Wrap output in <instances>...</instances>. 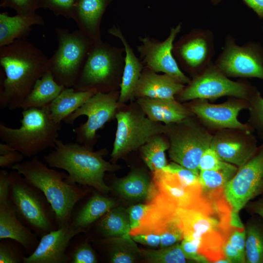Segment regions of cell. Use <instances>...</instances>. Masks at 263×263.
I'll list each match as a JSON object with an SVG mask.
<instances>
[{"mask_svg":"<svg viewBox=\"0 0 263 263\" xmlns=\"http://www.w3.org/2000/svg\"><path fill=\"white\" fill-rule=\"evenodd\" d=\"M0 6L12 9L18 14L34 13L37 10L35 0H0Z\"/></svg>","mask_w":263,"mask_h":263,"instance_id":"44","label":"cell"},{"mask_svg":"<svg viewBox=\"0 0 263 263\" xmlns=\"http://www.w3.org/2000/svg\"><path fill=\"white\" fill-rule=\"evenodd\" d=\"M193 116L179 123L166 125L165 134L169 139L171 160L199 175L200 158L210 147L213 135Z\"/></svg>","mask_w":263,"mask_h":263,"instance_id":"7","label":"cell"},{"mask_svg":"<svg viewBox=\"0 0 263 263\" xmlns=\"http://www.w3.org/2000/svg\"><path fill=\"white\" fill-rule=\"evenodd\" d=\"M119 94L115 91L97 92L63 120L67 124L73 125L78 117H87L84 123L73 129L75 142L92 147L96 138L97 131L115 116L120 105Z\"/></svg>","mask_w":263,"mask_h":263,"instance_id":"11","label":"cell"},{"mask_svg":"<svg viewBox=\"0 0 263 263\" xmlns=\"http://www.w3.org/2000/svg\"><path fill=\"white\" fill-rule=\"evenodd\" d=\"M261 19H263V0H242Z\"/></svg>","mask_w":263,"mask_h":263,"instance_id":"53","label":"cell"},{"mask_svg":"<svg viewBox=\"0 0 263 263\" xmlns=\"http://www.w3.org/2000/svg\"><path fill=\"white\" fill-rule=\"evenodd\" d=\"M117 129L111 154L112 160L140 148L151 137L165 134L166 125L150 119L142 113L129 110L116 113Z\"/></svg>","mask_w":263,"mask_h":263,"instance_id":"12","label":"cell"},{"mask_svg":"<svg viewBox=\"0 0 263 263\" xmlns=\"http://www.w3.org/2000/svg\"><path fill=\"white\" fill-rule=\"evenodd\" d=\"M15 150L13 147L7 143H0V155L7 154Z\"/></svg>","mask_w":263,"mask_h":263,"instance_id":"54","label":"cell"},{"mask_svg":"<svg viewBox=\"0 0 263 263\" xmlns=\"http://www.w3.org/2000/svg\"><path fill=\"white\" fill-rule=\"evenodd\" d=\"M42 17L36 13L9 16L7 12L0 14V47L23 38L29 34L32 26L42 25Z\"/></svg>","mask_w":263,"mask_h":263,"instance_id":"27","label":"cell"},{"mask_svg":"<svg viewBox=\"0 0 263 263\" xmlns=\"http://www.w3.org/2000/svg\"><path fill=\"white\" fill-rule=\"evenodd\" d=\"M79 233L70 224L51 231L40 238L38 244L23 263H67V248L71 239Z\"/></svg>","mask_w":263,"mask_h":263,"instance_id":"21","label":"cell"},{"mask_svg":"<svg viewBox=\"0 0 263 263\" xmlns=\"http://www.w3.org/2000/svg\"><path fill=\"white\" fill-rule=\"evenodd\" d=\"M140 257L150 263H184L188 260L177 243L159 249H140Z\"/></svg>","mask_w":263,"mask_h":263,"instance_id":"37","label":"cell"},{"mask_svg":"<svg viewBox=\"0 0 263 263\" xmlns=\"http://www.w3.org/2000/svg\"><path fill=\"white\" fill-rule=\"evenodd\" d=\"M148 207L149 204L148 203L147 204H138L131 206L127 209L129 215L131 230L139 227L141 221Z\"/></svg>","mask_w":263,"mask_h":263,"instance_id":"46","label":"cell"},{"mask_svg":"<svg viewBox=\"0 0 263 263\" xmlns=\"http://www.w3.org/2000/svg\"><path fill=\"white\" fill-rule=\"evenodd\" d=\"M24 155L15 150L4 155H0V167L2 168L12 167L17 163L22 162Z\"/></svg>","mask_w":263,"mask_h":263,"instance_id":"51","label":"cell"},{"mask_svg":"<svg viewBox=\"0 0 263 263\" xmlns=\"http://www.w3.org/2000/svg\"><path fill=\"white\" fill-rule=\"evenodd\" d=\"M96 93L94 90L78 91L74 87H65L49 104L51 118L56 123H61Z\"/></svg>","mask_w":263,"mask_h":263,"instance_id":"30","label":"cell"},{"mask_svg":"<svg viewBox=\"0 0 263 263\" xmlns=\"http://www.w3.org/2000/svg\"><path fill=\"white\" fill-rule=\"evenodd\" d=\"M38 237L18 218L10 200L0 205V239H11L19 244L29 254L37 247Z\"/></svg>","mask_w":263,"mask_h":263,"instance_id":"24","label":"cell"},{"mask_svg":"<svg viewBox=\"0 0 263 263\" xmlns=\"http://www.w3.org/2000/svg\"><path fill=\"white\" fill-rule=\"evenodd\" d=\"M65 88L59 84L49 70L38 79L30 92L22 102V110L42 107L50 104Z\"/></svg>","mask_w":263,"mask_h":263,"instance_id":"31","label":"cell"},{"mask_svg":"<svg viewBox=\"0 0 263 263\" xmlns=\"http://www.w3.org/2000/svg\"><path fill=\"white\" fill-rule=\"evenodd\" d=\"M149 207L140 225L131 230L130 235L154 234L160 236V248L172 245L183 239L178 207L151 187L147 199Z\"/></svg>","mask_w":263,"mask_h":263,"instance_id":"10","label":"cell"},{"mask_svg":"<svg viewBox=\"0 0 263 263\" xmlns=\"http://www.w3.org/2000/svg\"><path fill=\"white\" fill-rule=\"evenodd\" d=\"M99 219L97 229L104 238L122 236L131 230L127 210L123 207H113Z\"/></svg>","mask_w":263,"mask_h":263,"instance_id":"34","label":"cell"},{"mask_svg":"<svg viewBox=\"0 0 263 263\" xmlns=\"http://www.w3.org/2000/svg\"><path fill=\"white\" fill-rule=\"evenodd\" d=\"M259 92L248 82L230 79L212 62L202 73L194 76L177 95L181 101L212 100L225 96L249 101Z\"/></svg>","mask_w":263,"mask_h":263,"instance_id":"9","label":"cell"},{"mask_svg":"<svg viewBox=\"0 0 263 263\" xmlns=\"http://www.w3.org/2000/svg\"><path fill=\"white\" fill-rule=\"evenodd\" d=\"M103 194L95 193L75 214L71 225L79 233L115 206V201Z\"/></svg>","mask_w":263,"mask_h":263,"instance_id":"28","label":"cell"},{"mask_svg":"<svg viewBox=\"0 0 263 263\" xmlns=\"http://www.w3.org/2000/svg\"><path fill=\"white\" fill-rule=\"evenodd\" d=\"M123 47L103 42L93 44L74 88L78 91H115L120 87L124 66Z\"/></svg>","mask_w":263,"mask_h":263,"instance_id":"5","label":"cell"},{"mask_svg":"<svg viewBox=\"0 0 263 263\" xmlns=\"http://www.w3.org/2000/svg\"><path fill=\"white\" fill-rule=\"evenodd\" d=\"M12 169L43 193L55 213L57 228L71 223L74 208L85 196L86 189L68 183L65 180L68 173L49 167L37 156L17 163Z\"/></svg>","mask_w":263,"mask_h":263,"instance_id":"3","label":"cell"},{"mask_svg":"<svg viewBox=\"0 0 263 263\" xmlns=\"http://www.w3.org/2000/svg\"><path fill=\"white\" fill-rule=\"evenodd\" d=\"M225 195L239 212L250 201L263 195V140L253 157L238 168L225 188Z\"/></svg>","mask_w":263,"mask_h":263,"instance_id":"17","label":"cell"},{"mask_svg":"<svg viewBox=\"0 0 263 263\" xmlns=\"http://www.w3.org/2000/svg\"><path fill=\"white\" fill-rule=\"evenodd\" d=\"M222 0H210L211 2L213 5H217Z\"/></svg>","mask_w":263,"mask_h":263,"instance_id":"55","label":"cell"},{"mask_svg":"<svg viewBox=\"0 0 263 263\" xmlns=\"http://www.w3.org/2000/svg\"><path fill=\"white\" fill-rule=\"evenodd\" d=\"M224 252L230 263H245V256L232 246L227 240L224 245Z\"/></svg>","mask_w":263,"mask_h":263,"instance_id":"50","label":"cell"},{"mask_svg":"<svg viewBox=\"0 0 263 263\" xmlns=\"http://www.w3.org/2000/svg\"><path fill=\"white\" fill-rule=\"evenodd\" d=\"M178 214L183 239L196 243L201 254L213 257L222 252L226 240L216 213L208 214L194 209L178 207Z\"/></svg>","mask_w":263,"mask_h":263,"instance_id":"13","label":"cell"},{"mask_svg":"<svg viewBox=\"0 0 263 263\" xmlns=\"http://www.w3.org/2000/svg\"><path fill=\"white\" fill-rule=\"evenodd\" d=\"M107 31L109 34L120 40L125 50L124 66L118 100L119 103L121 104L134 97L135 90L144 67L119 26L113 25Z\"/></svg>","mask_w":263,"mask_h":263,"instance_id":"23","label":"cell"},{"mask_svg":"<svg viewBox=\"0 0 263 263\" xmlns=\"http://www.w3.org/2000/svg\"><path fill=\"white\" fill-rule=\"evenodd\" d=\"M224 161H222L217 152L211 148L207 149L200 158L198 169L200 171L215 170L220 168Z\"/></svg>","mask_w":263,"mask_h":263,"instance_id":"43","label":"cell"},{"mask_svg":"<svg viewBox=\"0 0 263 263\" xmlns=\"http://www.w3.org/2000/svg\"><path fill=\"white\" fill-rule=\"evenodd\" d=\"M227 240L232 246L245 256V227L242 229H236L233 231Z\"/></svg>","mask_w":263,"mask_h":263,"instance_id":"47","label":"cell"},{"mask_svg":"<svg viewBox=\"0 0 263 263\" xmlns=\"http://www.w3.org/2000/svg\"><path fill=\"white\" fill-rule=\"evenodd\" d=\"M238 169L237 166L224 162L222 167L217 169L200 171L199 180L203 193L225 189L226 185Z\"/></svg>","mask_w":263,"mask_h":263,"instance_id":"36","label":"cell"},{"mask_svg":"<svg viewBox=\"0 0 263 263\" xmlns=\"http://www.w3.org/2000/svg\"><path fill=\"white\" fill-rule=\"evenodd\" d=\"M113 0H76L72 18L78 30L94 44L102 41L100 25L103 16Z\"/></svg>","mask_w":263,"mask_h":263,"instance_id":"22","label":"cell"},{"mask_svg":"<svg viewBox=\"0 0 263 263\" xmlns=\"http://www.w3.org/2000/svg\"><path fill=\"white\" fill-rule=\"evenodd\" d=\"M131 236L135 242L143 245L154 247L160 245V236L157 234H137Z\"/></svg>","mask_w":263,"mask_h":263,"instance_id":"49","label":"cell"},{"mask_svg":"<svg viewBox=\"0 0 263 263\" xmlns=\"http://www.w3.org/2000/svg\"><path fill=\"white\" fill-rule=\"evenodd\" d=\"M151 184L152 180L144 170L135 169L124 177L116 180L111 188L126 200L139 201L147 199Z\"/></svg>","mask_w":263,"mask_h":263,"instance_id":"29","label":"cell"},{"mask_svg":"<svg viewBox=\"0 0 263 263\" xmlns=\"http://www.w3.org/2000/svg\"><path fill=\"white\" fill-rule=\"evenodd\" d=\"M181 28V22L171 28L169 35L163 41L148 35L140 36V44L136 49L144 67L157 73L162 72L185 85L191 80L181 71L172 53L174 41Z\"/></svg>","mask_w":263,"mask_h":263,"instance_id":"15","label":"cell"},{"mask_svg":"<svg viewBox=\"0 0 263 263\" xmlns=\"http://www.w3.org/2000/svg\"><path fill=\"white\" fill-rule=\"evenodd\" d=\"M245 207L250 213L257 215L263 219V195L258 199L249 202Z\"/></svg>","mask_w":263,"mask_h":263,"instance_id":"52","label":"cell"},{"mask_svg":"<svg viewBox=\"0 0 263 263\" xmlns=\"http://www.w3.org/2000/svg\"><path fill=\"white\" fill-rule=\"evenodd\" d=\"M248 124L263 140V97L259 92L249 101Z\"/></svg>","mask_w":263,"mask_h":263,"instance_id":"38","label":"cell"},{"mask_svg":"<svg viewBox=\"0 0 263 263\" xmlns=\"http://www.w3.org/2000/svg\"><path fill=\"white\" fill-rule=\"evenodd\" d=\"M98 242L108 249L112 263H132L140 257L139 248L130 233L100 239Z\"/></svg>","mask_w":263,"mask_h":263,"instance_id":"32","label":"cell"},{"mask_svg":"<svg viewBox=\"0 0 263 263\" xmlns=\"http://www.w3.org/2000/svg\"><path fill=\"white\" fill-rule=\"evenodd\" d=\"M10 173L9 200L19 220L40 238L56 229L55 213L43 193L18 171Z\"/></svg>","mask_w":263,"mask_h":263,"instance_id":"6","label":"cell"},{"mask_svg":"<svg viewBox=\"0 0 263 263\" xmlns=\"http://www.w3.org/2000/svg\"><path fill=\"white\" fill-rule=\"evenodd\" d=\"M137 102L150 119L166 125L179 123L194 115L193 113L173 98L138 97Z\"/></svg>","mask_w":263,"mask_h":263,"instance_id":"26","label":"cell"},{"mask_svg":"<svg viewBox=\"0 0 263 263\" xmlns=\"http://www.w3.org/2000/svg\"><path fill=\"white\" fill-rule=\"evenodd\" d=\"M58 47L48 59V70L65 87H74L94 44L79 30L55 29Z\"/></svg>","mask_w":263,"mask_h":263,"instance_id":"8","label":"cell"},{"mask_svg":"<svg viewBox=\"0 0 263 263\" xmlns=\"http://www.w3.org/2000/svg\"><path fill=\"white\" fill-rule=\"evenodd\" d=\"M214 64L227 77L263 79V47L253 42L239 46L228 35Z\"/></svg>","mask_w":263,"mask_h":263,"instance_id":"14","label":"cell"},{"mask_svg":"<svg viewBox=\"0 0 263 263\" xmlns=\"http://www.w3.org/2000/svg\"><path fill=\"white\" fill-rule=\"evenodd\" d=\"M258 147L257 140L253 132L226 129L217 131L213 135L210 147L222 161L239 168L253 157Z\"/></svg>","mask_w":263,"mask_h":263,"instance_id":"20","label":"cell"},{"mask_svg":"<svg viewBox=\"0 0 263 263\" xmlns=\"http://www.w3.org/2000/svg\"><path fill=\"white\" fill-rule=\"evenodd\" d=\"M189 109L207 129L219 131L236 129L253 132L248 124L240 122L238 116L244 109H249V102L233 97L221 104L208 103L206 99H194Z\"/></svg>","mask_w":263,"mask_h":263,"instance_id":"18","label":"cell"},{"mask_svg":"<svg viewBox=\"0 0 263 263\" xmlns=\"http://www.w3.org/2000/svg\"><path fill=\"white\" fill-rule=\"evenodd\" d=\"M172 53L181 68L193 77L211 63L214 54V37L208 29H193L174 43Z\"/></svg>","mask_w":263,"mask_h":263,"instance_id":"16","label":"cell"},{"mask_svg":"<svg viewBox=\"0 0 263 263\" xmlns=\"http://www.w3.org/2000/svg\"><path fill=\"white\" fill-rule=\"evenodd\" d=\"M7 240L2 239L0 242V263H23L25 256L22 250L11 239Z\"/></svg>","mask_w":263,"mask_h":263,"instance_id":"40","label":"cell"},{"mask_svg":"<svg viewBox=\"0 0 263 263\" xmlns=\"http://www.w3.org/2000/svg\"><path fill=\"white\" fill-rule=\"evenodd\" d=\"M10 173L5 170L0 171V205L7 204L9 200L11 186Z\"/></svg>","mask_w":263,"mask_h":263,"instance_id":"48","label":"cell"},{"mask_svg":"<svg viewBox=\"0 0 263 263\" xmlns=\"http://www.w3.org/2000/svg\"><path fill=\"white\" fill-rule=\"evenodd\" d=\"M162 169L174 174L181 182L188 186L194 187H201L199 175L175 162H173L168 164Z\"/></svg>","mask_w":263,"mask_h":263,"instance_id":"41","label":"cell"},{"mask_svg":"<svg viewBox=\"0 0 263 263\" xmlns=\"http://www.w3.org/2000/svg\"><path fill=\"white\" fill-rule=\"evenodd\" d=\"M185 85L164 74H158L144 67L134 92V97L173 98Z\"/></svg>","mask_w":263,"mask_h":263,"instance_id":"25","label":"cell"},{"mask_svg":"<svg viewBox=\"0 0 263 263\" xmlns=\"http://www.w3.org/2000/svg\"><path fill=\"white\" fill-rule=\"evenodd\" d=\"M71 263H96L97 258L91 245L84 242L76 245L69 255Z\"/></svg>","mask_w":263,"mask_h":263,"instance_id":"42","label":"cell"},{"mask_svg":"<svg viewBox=\"0 0 263 263\" xmlns=\"http://www.w3.org/2000/svg\"><path fill=\"white\" fill-rule=\"evenodd\" d=\"M180 245L188 260H193L198 263H209L207 258L199 252L198 245L193 241L183 239Z\"/></svg>","mask_w":263,"mask_h":263,"instance_id":"45","label":"cell"},{"mask_svg":"<svg viewBox=\"0 0 263 263\" xmlns=\"http://www.w3.org/2000/svg\"><path fill=\"white\" fill-rule=\"evenodd\" d=\"M76 0H35L37 9L47 8L56 16L72 19Z\"/></svg>","mask_w":263,"mask_h":263,"instance_id":"39","label":"cell"},{"mask_svg":"<svg viewBox=\"0 0 263 263\" xmlns=\"http://www.w3.org/2000/svg\"><path fill=\"white\" fill-rule=\"evenodd\" d=\"M48 58L25 38L0 47V108L20 106L37 80L48 70Z\"/></svg>","mask_w":263,"mask_h":263,"instance_id":"1","label":"cell"},{"mask_svg":"<svg viewBox=\"0 0 263 263\" xmlns=\"http://www.w3.org/2000/svg\"><path fill=\"white\" fill-rule=\"evenodd\" d=\"M245 227V263H263V219L253 214Z\"/></svg>","mask_w":263,"mask_h":263,"instance_id":"33","label":"cell"},{"mask_svg":"<svg viewBox=\"0 0 263 263\" xmlns=\"http://www.w3.org/2000/svg\"><path fill=\"white\" fill-rule=\"evenodd\" d=\"M153 173L152 184L155 189L178 207L208 214L215 213L212 204L203 193L202 187L188 186L174 174L163 169Z\"/></svg>","mask_w":263,"mask_h":263,"instance_id":"19","label":"cell"},{"mask_svg":"<svg viewBox=\"0 0 263 263\" xmlns=\"http://www.w3.org/2000/svg\"><path fill=\"white\" fill-rule=\"evenodd\" d=\"M161 134L154 135L140 148L144 162L152 172L168 165L165 151L169 148V143Z\"/></svg>","mask_w":263,"mask_h":263,"instance_id":"35","label":"cell"},{"mask_svg":"<svg viewBox=\"0 0 263 263\" xmlns=\"http://www.w3.org/2000/svg\"><path fill=\"white\" fill-rule=\"evenodd\" d=\"M19 128L0 123V138L24 156L32 158L49 148H54L61 123L51 117L49 105L23 110Z\"/></svg>","mask_w":263,"mask_h":263,"instance_id":"4","label":"cell"},{"mask_svg":"<svg viewBox=\"0 0 263 263\" xmlns=\"http://www.w3.org/2000/svg\"><path fill=\"white\" fill-rule=\"evenodd\" d=\"M105 153V150L94 151L76 142L64 143L57 139L55 147L43 159L49 167L66 171L68 183L90 186L104 194L111 190L104 181L105 173L118 169L104 160Z\"/></svg>","mask_w":263,"mask_h":263,"instance_id":"2","label":"cell"}]
</instances>
